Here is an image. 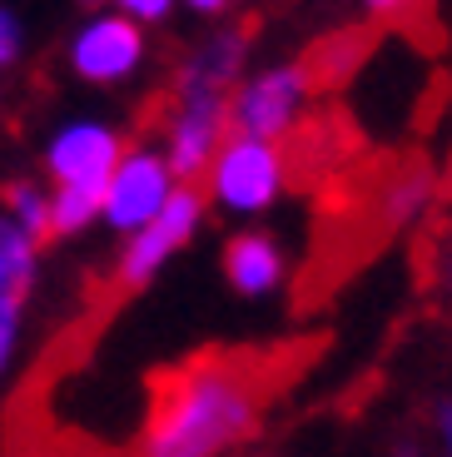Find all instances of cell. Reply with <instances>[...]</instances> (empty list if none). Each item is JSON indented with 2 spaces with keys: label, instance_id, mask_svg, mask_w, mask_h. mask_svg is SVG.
Wrapping results in <instances>:
<instances>
[{
  "label": "cell",
  "instance_id": "6da1fadb",
  "mask_svg": "<svg viewBox=\"0 0 452 457\" xmlns=\"http://www.w3.org/2000/svg\"><path fill=\"white\" fill-rule=\"evenodd\" d=\"M264 388L239 358H199L164 378L139 457H224L254 437Z\"/></svg>",
  "mask_w": 452,
  "mask_h": 457
},
{
  "label": "cell",
  "instance_id": "7a4b0ae2",
  "mask_svg": "<svg viewBox=\"0 0 452 457\" xmlns=\"http://www.w3.org/2000/svg\"><path fill=\"white\" fill-rule=\"evenodd\" d=\"M209 199L229 214H264L289 184V160L283 149L269 139H249V135H229L224 149L209 164Z\"/></svg>",
  "mask_w": 452,
  "mask_h": 457
},
{
  "label": "cell",
  "instance_id": "3957f363",
  "mask_svg": "<svg viewBox=\"0 0 452 457\" xmlns=\"http://www.w3.org/2000/svg\"><path fill=\"white\" fill-rule=\"evenodd\" d=\"M308 90L314 75L308 65H269L254 80H244L229 95V135H249L279 145L283 135H294L298 120L308 110Z\"/></svg>",
  "mask_w": 452,
  "mask_h": 457
},
{
  "label": "cell",
  "instance_id": "277c9868",
  "mask_svg": "<svg viewBox=\"0 0 452 457\" xmlns=\"http://www.w3.org/2000/svg\"><path fill=\"white\" fill-rule=\"evenodd\" d=\"M229 139V95L199 90V85H174V110L170 129H164V160H170L174 179L189 184L209 174L214 154Z\"/></svg>",
  "mask_w": 452,
  "mask_h": 457
},
{
  "label": "cell",
  "instance_id": "5b68a950",
  "mask_svg": "<svg viewBox=\"0 0 452 457\" xmlns=\"http://www.w3.org/2000/svg\"><path fill=\"white\" fill-rule=\"evenodd\" d=\"M180 195V179H174L164 149L135 145L125 149L120 170L110 174V189H105V219H110L120 234H139L145 224H155L164 214V204Z\"/></svg>",
  "mask_w": 452,
  "mask_h": 457
},
{
  "label": "cell",
  "instance_id": "8992f818",
  "mask_svg": "<svg viewBox=\"0 0 452 457\" xmlns=\"http://www.w3.org/2000/svg\"><path fill=\"white\" fill-rule=\"evenodd\" d=\"M199 219H204V195L189 189V184H180V195L164 204V214H159L155 224H145L139 234H130L125 253H120V263H114V284L120 288H145L149 278L194 239Z\"/></svg>",
  "mask_w": 452,
  "mask_h": 457
},
{
  "label": "cell",
  "instance_id": "52a82bcc",
  "mask_svg": "<svg viewBox=\"0 0 452 457\" xmlns=\"http://www.w3.org/2000/svg\"><path fill=\"white\" fill-rule=\"evenodd\" d=\"M125 160V145L110 125H95V120H80L65 125L50 139V174H55L60 189H90L105 195L110 189V174Z\"/></svg>",
  "mask_w": 452,
  "mask_h": 457
},
{
  "label": "cell",
  "instance_id": "ba28073f",
  "mask_svg": "<svg viewBox=\"0 0 452 457\" xmlns=\"http://www.w3.org/2000/svg\"><path fill=\"white\" fill-rule=\"evenodd\" d=\"M70 60L90 85H114L130 80L139 65H145V25H135L130 15H95L85 30L75 35Z\"/></svg>",
  "mask_w": 452,
  "mask_h": 457
},
{
  "label": "cell",
  "instance_id": "9c48e42d",
  "mask_svg": "<svg viewBox=\"0 0 452 457\" xmlns=\"http://www.w3.org/2000/svg\"><path fill=\"white\" fill-rule=\"evenodd\" d=\"M283 274H289V253L279 249L273 234H259V228H244L234 234L224 249V278L234 294L244 298H269L283 288Z\"/></svg>",
  "mask_w": 452,
  "mask_h": 457
},
{
  "label": "cell",
  "instance_id": "30bf717a",
  "mask_svg": "<svg viewBox=\"0 0 452 457\" xmlns=\"http://www.w3.org/2000/svg\"><path fill=\"white\" fill-rule=\"evenodd\" d=\"M30 278H35V239L15 219L0 214V313H21Z\"/></svg>",
  "mask_w": 452,
  "mask_h": 457
},
{
  "label": "cell",
  "instance_id": "8fae6325",
  "mask_svg": "<svg viewBox=\"0 0 452 457\" xmlns=\"http://www.w3.org/2000/svg\"><path fill=\"white\" fill-rule=\"evenodd\" d=\"M239 70H244V35L229 30V35H214L189 65L180 70L184 85H199V90H219L229 95V85L239 80Z\"/></svg>",
  "mask_w": 452,
  "mask_h": 457
},
{
  "label": "cell",
  "instance_id": "7c38bea8",
  "mask_svg": "<svg viewBox=\"0 0 452 457\" xmlns=\"http://www.w3.org/2000/svg\"><path fill=\"white\" fill-rule=\"evenodd\" d=\"M95 214H105V195H90V189H55V199H50V234H80Z\"/></svg>",
  "mask_w": 452,
  "mask_h": 457
},
{
  "label": "cell",
  "instance_id": "4fadbf2b",
  "mask_svg": "<svg viewBox=\"0 0 452 457\" xmlns=\"http://www.w3.org/2000/svg\"><path fill=\"white\" fill-rule=\"evenodd\" d=\"M5 209H11V219L30 234L35 244L50 239V199L35 189V184H11L5 189Z\"/></svg>",
  "mask_w": 452,
  "mask_h": 457
},
{
  "label": "cell",
  "instance_id": "5bb4252c",
  "mask_svg": "<svg viewBox=\"0 0 452 457\" xmlns=\"http://www.w3.org/2000/svg\"><path fill=\"white\" fill-rule=\"evenodd\" d=\"M428 199H432V179L428 174H407L403 184L388 189V219H393V224H407V219H418L423 209H428Z\"/></svg>",
  "mask_w": 452,
  "mask_h": 457
},
{
  "label": "cell",
  "instance_id": "9a60e30c",
  "mask_svg": "<svg viewBox=\"0 0 452 457\" xmlns=\"http://www.w3.org/2000/svg\"><path fill=\"white\" fill-rule=\"evenodd\" d=\"M120 15H130L135 25H155V21H170L174 0H114Z\"/></svg>",
  "mask_w": 452,
  "mask_h": 457
},
{
  "label": "cell",
  "instance_id": "2e32d148",
  "mask_svg": "<svg viewBox=\"0 0 452 457\" xmlns=\"http://www.w3.org/2000/svg\"><path fill=\"white\" fill-rule=\"evenodd\" d=\"M432 433H438V457H452V398L438 403V412H432Z\"/></svg>",
  "mask_w": 452,
  "mask_h": 457
},
{
  "label": "cell",
  "instance_id": "e0dca14e",
  "mask_svg": "<svg viewBox=\"0 0 452 457\" xmlns=\"http://www.w3.org/2000/svg\"><path fill=\"white\" fill-rule=\"evenodd\" d=\"M15 50H21V25L0 11V65H5V60H15Z\"/></svg>",
  "mask_w": 452,
  "mask_h": 457
},
{
  "label": "cell",
  "instance_id": "ac0fdd59",
  "mask_svg": "<svg viewBox=\"0 0 452 457\" xmlns=\"http://www.w3.org/2000/svg\"><path fill=\"white\" fill-rule=\"evenodd\" d=\"M15 333H21V313H0V368H5V358L15 348Z\"/></svg>",
  "mask_w": 452,
  "mask_h": 457
},
{
  "label": "cell",
  "instance_id": "d6986e66",
  "mask_svg": "<svg viewBox=\"0 0 452 457\" xmlns=\"http://www.w3.org/2000/svg\"><path fill=\"white\" fill-rule=\"evenodd\" d=\"M413 0H363V11H373V15H398V11H407Z\"/></svg>",
  "mask_w": 452,
  "mask_h": 457
},
{
  "label": "cell",
  "instance_id": "ffe728a7",
  "mask_svg": "<svg viewBox=\"0 0 452 457\" xmlns=\"http://www.w3.org/2000/svg\"><path fill=\"white\" fill-rule=\"evenodd\" d=\"M189 11H199V15H219V11H229L234 0H184Z\"/></svg>",
  "mask_w": 452,
  "mask_h": 457
},
{
  "label": "cell",
  "instance_id": "44dd1931",
  "mask_svg": "<svg viewBox=\"0 0 452 457\" xmlns=\"http://www.w3.org/2000/svg\"><path fill=\"white\" fill-rule=\"evenodd\" d=\"M393 457H423V453H418V447H413V443H407V447H398Z\"/></svg>",
  "mask_w": 452,
  "mask_h": 457
},
{
  "label": "cell",
  "instance_id": "7402d4cb",
  "mask_svg": "<svg viewBox=\"0 0 452 457\" xmlns=\"http://www.w3.org/2000/svg\"><path fill=\"white\" fill-rule=\"evenodd\" d=\"M448 294H452V259H448Z\"/></svg>",
  "mask_w": 452,
  "mask_h": 457
}]
</instances>
